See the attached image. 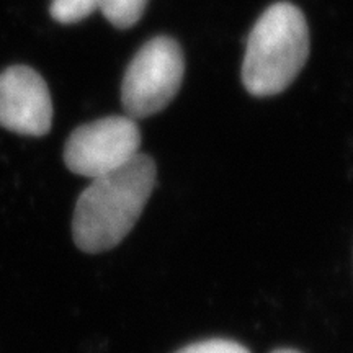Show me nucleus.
Listing matches in <instances>:
<instances>
[{"label": "nucleus", "mask_w": 353, "mask_h": 353, "mask_svg": "<svg viewBox=\"0 0 353 353\" xmlns=\"http://www.w3.org/2000/svg\"><path fill=\"white\" fill-rule=\"evenodd\" d=\"M148 0H99V10L117 28L134 26L144 15Z\"/></svg>", "instance_id": "423d86ee"}, {"label": "nucleus", "mask_w": 353, "mask_h": 353, "mask_svg": "<svg viewBox=\"0 0 353 353\" xmlns=\"http://www.w3.org/2000/svg\"><path fill=\"white\" fill-rule=\"evenodd\" d=\"M185 59L174 38L156 37L136 52L121 83V103L128 117L148 118L162 112L183 82Z\"/></svg>", "instance_id": "7ed1b4c3"}, {"label": "nucleus", "mask_w": 353, "mask_h": 353, "mask_svg": "<svg viewBox=\"0 0 353 353\" xmlns=\"http://www.w3.org/2000/svg\"><path fill=\"white\" fill-rule=\"evenodd\" d=\"M176 353H250L244 345L232 341H224V339H213V341H205L192 343V345L182 348Z\"/></svg>", "instance_id": "6e6552de"}, {"label": "nucleus", "mask_w": 353, "mask_h": 353, "mask_svg": "<svg viewBox=\"0 0 353 353\" xmlns=\"http://www.w3.org/2000/svg\"><path fill=\"white\" fill-rule=\"evenodd\" d=\"M99 8V0H52L50 12L57 23L72 25L85 20Z\"/></svg>", "instance_id": "0eeeda50"}, {"label": "nucleus", "mask_w": 353, "mask_h": 353, "mask_svg": "<svg viewBox=\"0 0 353 353\" xmlns=\"http://www.w3.org/2000/svg\"><path fill=\"white\" fill-rule=\"evenodd\" d=\"M154 185L156 164L145 154L92 180L74 211L72 237L79 249L100 254L120 244L143 214Z\"/></svg>", "instance_id": "f257e3e1"}, {"label": "nucleus", "mask_w": 353, "mask_h": 353, "mask_svg": "<svg viewBox=\"0 0 353 353\" xmlns=\"http://www.w3.org/2000/svg\"><path fill=\"white\" fill-rule=\"evenodd\" d=\"M309 56V28L303 12L293 3L268 7L247 39L242 83L255 97H272L286 90Z\"/></svg>", "instance_id": "f03ea898"}, {"label": "nucleus", "mask_w": 353, "mask_h": 353, "mask_svg": "<svg viewBox=\"0 0 353 353\" xmlns=\"http://www.w3.org/2000/svg\"><path fill=\"white\" fill-rule=\"evenodd\" d=\"M52 125V101L44 79L28 65L0 74V126L23 136H44Z\"/></svg>", "instance_id": "39448f33"}, {"label": "nucleus", "mask_w": 353, "mask_h": 353, "mask_svg": "<svg viewBox=\"0 0 353 353\" xmlns=\"http://www.w3.org/2000/svg\"><path fill=\"white\" fill-rule=\"evenodd\" d=\"M273 353H299V352L290 350V348H281V350H276V352H273Z\"/></svg>", "instance_id": "1a4fd4ad"}, {"label": "nucleus", "mask_w": 353, "mask_h": 353, "mask_svg": "<svg viewBox=\"0 0 353 353\" xmlns=\"http://www.w3.org/2000/svg\"><path fill=\"white\" fill-rule=\"evenodd\" d=\"M141 131L131 117H107L79 126L64 148L72 174L97 179L120 169L139 154Z\"/></svg>", "instance_id": "20e7f679"}]
</instances>
